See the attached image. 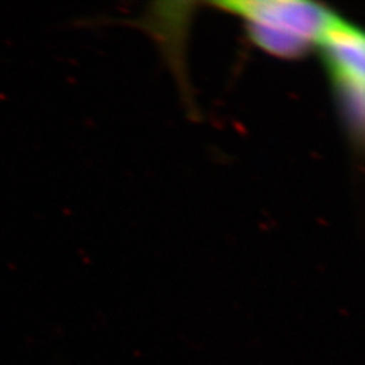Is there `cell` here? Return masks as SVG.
<instances>
[{"label":"cell","mask_w":365,"mask_h":365,"mask_svg":"<svg viewBox=\"0 0 365 365\" xmlns=\"http://www.w3.org/2000/svg\"><path fill=\"white\" fill-rule=\"evenodd\" d=\"M215 6L242 19L250 38L262 51L286 58L317 49L339 15L307 1H230Z\"/></svg>","instance_id":"1"},{"label":"cell","mask_w":365,"mask_h":365,"mask_svg":"<svg viewBox=\"0 0 365 365\" xmlns=\"http://www.w3.org/2000/svg\"><path fill=\"white\" fill-rule=\"evenodd\" d=\"M317 49L353 143L365 152V31L339 15Z\"/></svg>","instance_id":"2"}]
</instances>
